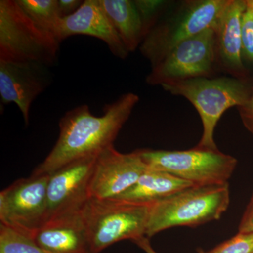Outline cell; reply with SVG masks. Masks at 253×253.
Masks as SVG:
<instances>
[{
    "mask_svg": "<svg viewBox=\"0 0 253 253\" xmlns=\"http://www.w3.org/2000/svg\"><path fill=\"white\" fill-rule=\"evenodd\" d=\"M49 174L18 179L0 193V224L33 238L46 221Z\"/></svg>",
    "mask_w": 253,
    "mask_h": 253,
    "instance_id": "obj_9",
    "label": "cell"
},
{
    "mask_svg": "<svg viewBox=\"0 0 253 253\" xmlns=\"http://www.w3.org/2000/svg\"><path fill=\"white\" fill-rule=\"evenodd\" d=\"M148 169L139 150L122 154L110 146L99 153L89 185L90 198L114 199L134 185Z\"/></svg>",
    "mask_w": 253,
    "mask_h": 253,
    "instance_id": "obj_11",
    "label": "cell"
},
{
    "mask_svg": "<svg viewBox=\"0 0 253 253\" xmlns=\"http://www.w3.org/2000/svg\"><path fill=\"white\" fill-rule=\"evenodd\" d=\"M237 109L245 127L253 135V86L249 99Z\"/></svg>",
    "mask_w": 253,
    "mask_h": 253,
    "instance_id": "obj_23",
    "label": "cell"
},
{
    "mask_svg": "<svg viewBox=\"0 0 253 253\" xmlns=\"http://www.w3.org/2000/svg\"><path fill=\"white\" fill-rule=\"evenodd\" d=\"M247 1L241 21V42L245 65L253 66V7Z\"/></svg>",
    "mask_w": 253,
    "mask_h": 253,
    "instance_id": "obj_22",
    "label": "cell"
},
{
    "mask_svg": "<svg viewBox=\"0 0 253 253\" xmlns=\"http://www.w3.org/2000/svg\"><path fill=\"white\" fill-rule=\"evenodd\" d=\"M191 186L169 173L148 168L134 185L114 199L151 206Z\"/></svg>",
    "mask_w": 253,
    "mask_h": 253,
    "instance_id": "obj_16",
    "label": "cell"
},
{
    "mask_svg": "<svg viewBox=\"0 0 253 253\" xmlns=\"http://www.w3.org/2000/svg\"><path fill=\"white\" fill-rule=\"evenodd\" d=\"M61 42L25 14L16 0L0 1V61L53 66Z\"/></svg>",
    "mask_w": 253,
    "mask_h": 253,
    "instance_id": "obj_5",
    "label": "cell"
},
{
    "mask_svg": "<svg viewBox=\"0 0 253 253\" xmlns=\"http://www.w3.org/2000/svg\"><path fill=\"white\" fill-rule=\"evenodd\" d=\"M151 169L163 171L195 186L228 183L237 166L236 158L219 149L196 147L184 151L139 150Z\"/></svg>",
    "mask_w": 253,
    "mask_h": 253,
    "instance_id": "obj_7",
    "label": "cell"
},
{
    "mask_svg": "<svg viewBox=\"0 0 253 253\" xmlns=\"http://www.w3.org/2000/svg\"><path fill=\"white\" fill-rule=\"evenodd\" d=\"M47 66L33 62L0 61V96L4 104L14 103L22 113L25 123H29L33 101L49 85Z\"/></svg>",
    "mask_w": 253,
    "mask_h": 253,
    "instance_id": "obj_12",
    "label": "cell"
},
{
    "mask_svg": "<svg viewBox=\"0 0 253 253\" xmlns=\"http://www.w3.org/2000/svg\"><path fill=\"white\" fill-rule=\"evenodd\" d=\"M0 253H49L33 238L0 224Z\"/></svg>",
    "mask_w": 253,
    "mask_h": 253,
    "instance_id": "obj_19",
    "label": "cell"
},
{
    "mask_svg": "<svg viewBox=\"0 0 253 253\" xmlns=\"http://www.w3.org/2000/svg\"><path fill=\"white\" fill-rule=\"evenodd\" d=\"M99 1L126 49L129 53L135 51L140 46L146 35L134 1L99 0Z\"/></svg>",
    "mask_w": 253,
    "mask_h": 253,
    "instance_id": "obj_17",
    "label": "cell"
},
{
    "mask_svg": "<svg viewBox=\"0 0 253 253\" xmlns=\"http://www.w3.org/2000/svg\"><path fill=\"white\" fill-rule=\"evenodd\" d=\"M231 0H189L158 21L145 37L140 51L151 66L181 42L214 28Z\"/></svg>",
    "mask_w": 253,
    "mask_h": 253,
    "instance_id": "obj_6",
    "label": "cell"
},
{
    "mask_svg": "<svg viewBox=\"0 0 253 253\" xmlns=\"http://www.w3.org/2000/svg\"><path fill=\"white\" fill-rule=\"evenodd\" d=\"M98 154L68 163L49 174L46 221L81 212L90 199L89 185Z\"/></svg>",
    "mask_w": 253,
    "mask_h": 253,
    "instance_id": "obj_10",
    "label": "cell"
},
{
    "mask_svg": "<svg viewBox=\"0 0 253 253\" xmlns=\"http://www.w3.org/2000/svg\"><path fill=\"white\" fill-rule=\"evenodd\" d=\"M134 3L142 21L146 37L158 22V19L163 11L167 9L168 1L161 0H136Z\"/></svg>",
    "mask_w": 253,
    "mask_h": 253,
    "instance_id": "obj_20",
    "label": "cell"
},
{
    "mask_svg": "<svg viewBox=\"0 0 253 253\" xmlns=\"http://www.w3.org/2000/svg\"><path fill=\"white\" fill-rule=\"evenodd\" d=\"M37 26L54 35L61 18L58 0H16Z\"/></svg>",
    "mask_w": 253,
    "mask_h": 253,
    "instance_id": "obj_18",
    "label": "cell"
},
{
    "mask_svg": "<svg viewBox=\"0 0 253 253\" xmlns=\"http://www.w3.org/2000/svg\"><path fill=\"white\" fill-rule=\"evenodd\" d=\"M171 94L186 98L199 113L203 134L198 147L217 150L214 133L227 110L243 106L249 99L253 86L248 81L233 77L199 78L161 85Z\"/></svg>",
    "mask_w": 253,
    "mask_h": 253,
    "instance_id": "obj_3",
    "label": "cell"
},
{
    "mask_svg": "<svg viewBox=\"0 0 253 253\" xmlns=\"http://www.w3.org/2000/svg\"><path fill=\"white\" fill-rule=\"evenodd\" d=\"M134 243L146 253H158L153 249L151 243H150L149 238L146 237V236L137 240Z\"/></svg>",
    "mask_w": 253,
    "mask_h": 253,
    "instance_id": "obj_26",
    "label": "cell"
},
{
    "mask_svg": "<svg viewBox=\"0 0 253 253\" xmlns=\"http://www.w3.org/2000/svg\"><path fill=\"white\" fill-rule=\"evenodd\" d=\"M75 35H85L101 40L116 57L126 59L129 51L121 41L99 0H85L73 14L60 19L54 36L61 42Z\"/></svg>",
    "mask_w": 253,
    "mask_h": 253,
    "instance_id": "obj_13",
    "label": "cell"
},
{
    "mask_svg": "<svg viewBox=\"0 0 253 253\" xmlns=\"http://www.w3.org/2000/svg\"><path fill=\"white\" fill-rule=\"evenodd\" d=\"M139 101L138 95L126 93L106 105L101 116L91 114L87 105L68 111L60 120L56 144L32 175L51 174L68 163L112 146Z\"/></svg>",
    "mask_w": 253,
    "mask_h": 253,
    "instance_id": "obj_1",
    "label": "cell"
},
{
    "mask_svg": "<svg viewBox=\"0 0 253 253\" xmlns=\"http://www.w3.org/2000/svg\"><path fill=\"white\" fill-rule=\"evenodd\" d=\"M248 1H249V2L250 3V4L252 5V6L253 7V0H248Z\"/></svg>",
    "mask_w": 253,
    "mask_h": 253,
    "instance_id": "obj_27",
    "label": "cell"
},
{
    "mask_svg": "<svg viewBox=\"0 0 253 253\" xmlns=\"http://www.w3.org/2000/svg\"><path fill=\"white\" fill-rule=\"evenodd\" d=\"M59 7L61 17H66L76 12L80 7L83 1L81 0H58Z\"/></svg>",
    "mask_w": 253,
    "mask_h": 253,
    "instance_id": "obj_25",
    "label": "cell"
},
{
    "mask_svg": "<svg viewBox=\"0 0 253 253\" xmlns=\"http://www.w3.org/2000/svg\"><path fill=\"white\" fill-rule=\"evenodd\" d=\"M150 205L117 199L90 198L82 210L91 253H101L119 241L146 236Z\"/></svg>",
    "mask_w": 253,
    "mask_h": 253,
    "instance_id": "obj_4",
    "label": "cell"
},
{
    "mask_svg": "<svg viewBox=\"0 0 253 253\" xmlns=\"http://www.w3.org/2000/svg\"><path fill=\"white\" fill-rule=\"evenodd\" d=\"M151 67L146 78L151 85L211 78L217 68L214 28L181 42Z\"/></svg>",
    "mask_w": 253,
    "mask_h": 253,
    "instance_id": "obj_8",
    "label": "cell"
},
{
    "mask_svg": "<svg viewBox=\"0 0 253 253\" xmlns=\"http://www.w3.org/2000/svg\"><path fill=\"white\" fill-rule=\"evenodd\" d=\"M199 253H253V231L239 232L211 251Z\"/></svg>",
    "mask_w": 253,
    "mask_h": 253,
    "instance_id": "obj_21",
    "label": "cell"
},
{
    "mask_svg": "<svg viewBox=\"0 0 253 253\" xmlns=\"http://www.w3.org/2000/svg\"><path fill=\"white\" fill-rule=\"evenodd\" d=\"M33 239L49 253H91L82 211L46 221Z\"/></svg>",
    "mask_w": 253,
    "mask_h": 253,
    "instance_id": "obj_15",
    "label": "cell"
},
{
    "mask_svg": "<svg viewBox=\"0 0 253 253\" xmlns=\"http://www.w3.org/2000/svg\"><path fill=\"white\" fill-rule=\"evenodd\" d=\"M230 204L229 183L191 186L150 206L146 236L175 226L196 227L217 219Z\"/></svg>",
    "mask_w": 253,
    "mask_h": 253,
    "instance_id": "obj_2",
    "label": "cell"
},
{
    "mask_svg": "<svg viewBox=\"0 0 253 253\" xmlns=\"http://www.w3.org/2000/svg\"><path fill=\"white\" fill-rule=\"evenodd\" d=\"M246 6V0H231L214 27L217 68L244 81L249 77L241 42V21Z\"/></svg>",
    "mask_w": 253,
    "mask_h": 253,
    "instance_id": "obj_14",
    "label": "cell"
},
{
    "mask_svg": "<svg viewBox=\"0 0 253 253\" xmlns=\"http://www.w3.org/2000/svg\"><path fill=\"white\" fill-rule=\"evenodd\" d=\"M253 231V193L240 221L239 232Z\"/></svg>",
    "mask_w": 253,
    "mask_h": 253,
    "instance_id": "obj_24",
    "label": "cell"
}]
</instances>
